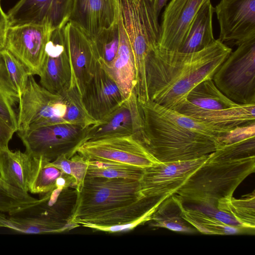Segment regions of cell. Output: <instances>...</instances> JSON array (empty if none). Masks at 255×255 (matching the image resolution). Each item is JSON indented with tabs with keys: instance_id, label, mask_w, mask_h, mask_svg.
Here are the masks:
<instances>
[{
	"instance_id": "6da1fadb",
	"label": "cell",
	"mask_w": 255,
	"mask_h": 255,
	"mask_svg": "<svg viewBox=\"0 0 255 255\" xmlns=\"http://www.w3.org/2000/svg\"><path fill=\"white\" fill-rule=\"evenodd\" d=\"M138 104L142 121L139 140L158 162L192 160L209 155L221 146V137L232 130L149 100Z\"/></svg>"
},
{
	"instance_id": "7a4b0ae2",
	"label": "cell",
	"mask_w": 255,
	"mask_h": 255,
	"mask_svg": "<svg viewBox=\"0 0 255 255\" xmlns=\"http://www.w3.org/2000/svg\"><path fill=\"white\" fill-rule=\"evenodd\" d=\"M232 51L218 39L194 52L171 51L156 47L145 61L148 99L178 111L190 91L201 82L212 78Z\"/></svg>"
},
{
	"instance_id": "3957f363",
	"label": "cell",
	"mask_w": 255,
	"mask_h": 255,
	"mask_svg": "<svg viewBox=\"0 0 255 255\" xmlns=\"http://www.w3.org/2000/svg\"><path fill=\"white\" fill-rule=\"evenodd\" d=\"M255 170V156L229 160L208 158L175 194L183 203L217 208L220 200L233 196L238 186Z\"/></svg>"
},
{
	"instance_id": "277c9868",
	"label": "cell",
	"mask_w": 255,
	"mask_h": 255,
	"mask_svg": "<svg viewBox=\"0 0 255 255\" xmlns=\"http://www.w3.org/2000/svg\"><path fill=\"white\" fill-rule=\"evenodd\" d=\"M142 198L138 180L86 176L71 222L78 224Z\"/></svg>"
},
{
	"instance_id": "5b68a950",
	"label": "cell",
	"mask_w": 255,
	"mask_h": 255,
	"mask_svg": "<svg viewBox=\"0 0 255 255\" xmlns=\"http://www.w3.org/2000/svg\"><path fill=\"white\" fill-rule=\"evenodd\" d=\"M122 21L132 50L136 78L145 79L148 54L158 47L160 25L153 0H120Z\"/></svg>"
},
{
	"instance_id": "8992f818",
	"label": "cell",
	"mask_w": 255,
	"mask_h": 255,
	"mask_svg": "<svg viewBox=\"0 0 255 255\" xmlns=\"http://www.w3.org/2000/svg\"><path fill=\"white\" fill-rule=\"evenodd\" d=\"M217 87L237 104H255V39L237 45L214 75Z\"/></svg>"
},
{
	"instance_id": "52a82bcc",
	"label": "cell",
	"mask_w": 255,
	"mask_h": 255,
	"mask_svg": "<svg viewBox=\"0 0 255 255\" xmlns=\"http://www.w3.org/2000/svg\"><path fill=\"white\" fill-rule=\"evenodd\" d=\"M88 128L63 123L16 132L26 153L51 162L62 155L69 159L76 154L86 141Z\"/></svg>"
},
{
	"instance_id": "ba28073f",
	"label": "cell",
	"mask_w": 255,
	"mask_h": 255,
	"mask_svg": "<svg viewBox=\"0 0 255 255\" xmlns=\"http://www.w3.org/2000/svg\"><path fill=\"white\" fill-rule=\"evenodd\" d=\"M66 112L62 96L49 91L30 75L16 111L17 131L67 123Z\"/></svg>"
},
{
	"instance_id": "9c48e42d",
	"label": "cell",
	"mask_w": 255,
	"mask_h": 255,
	"mask_svg": "<svg viewBox=\"0 0 255 255\" xmlns=\"http://www.w3.org/2000/svg\"><path fill=\"white\" fill-rule=\"evenodd\" d=\"M76 153L88 161L115 162L143 169L158 162L133 135L88 140Z\"/></svg>"
},
{
	"instance_id": "30bf717a",
	"label": "cell",
	"mask_w": 255,
	"mask_h": 255,
	"mask_svg": "<svg viewBox=\"0 0 255 255\" xmlns=\"http://www.w3.org/2000/svg\"><path fill=\"white\" fill-rule=\"evenodd\" d=\"M208 156L189 161L157 162L144 168L139 180L142 197L160 199L175 194Z\"/></svg>"
},
{
	"instance_id": "8fae6325",
	"label": "cell",
	"mask_w": 255,
	"mask_h": 255,
	"mask_svg": "<svg viewBox=\"0 0 255 255\" xmlns=\"http://www.w3.org/2000/svg\"><path fill=\"white\" fill-rule=\"evenodd\" d=\"M52 31L40 25L9 27L4 48L21 62L30 74L39 76Z\"/></svg>"
},
{
	"instance_id": "7c38bea8",
	"label": "cell",
	"mask_w": 255,
	"mask_h": 255,
	"mask_svg": "<svg viewBox=\"0 0 255 255\" xmlns=\"http://www.w3.org/2000/svg\"><path fill=\"white\" fill-rule=\"evenodd\" d=\"M64 27L51 32L39 76L41 86L59 95L75 85Z\"/></svg>"
},
{
	"instance_id": "4fadbf2b",
	"label": "cell",
	"mask_w": 255,
	"mask_h": 255,
	"mask_svg": "<svg viewBox=\"0 0 255 255\" xmlns=\"http://www.w3.org/2000/svg\"><path fill=\"white\" fill-rule=\"evenodd\" d=\"M214 8L220 41L237 46L255 39V0H221Z\"/></svg>"
},
{
	"instance_id": "5bb4252c",
	"label": "cell",
	"mask_w": 255,
	"mask_h": 255,
	"mask_svg": "<svg viewBox=\"0 0 255 255\" xmlns=\"http://www.w3.org/2000/svg\"><path fill=\"white\" fill-rule=\"evenodd\" d=\"M73 0H20L7 14L9 27L44 25L51 31L69 21Z\"/></svg>"
},
{
	"instance_id": "9a60e30c",
	"label": "cell",
	"mask_w": 255,
	"mask_h": 255,
	"mask_svg": "<svg viewBox=\"0 0 255 255\" xmlns=\"http://www.w3.org/2000/svg\"><path fill=\"white\" fill-rule=\"evenodd\" d=\"M142 121L134 90L120 105L87 128L86 141L88 140L133 135L140 140Z\"/></svg>"
},
{
	"instance_id": "2e32d148",
	"label": "cell",
	"mask_w": 255,
	"mask_h": 255,
	"mask_svg": "<svg viewBox=\"0 0 255 255\" xmlns=\"http://www.w3.org/2000/svg\"><path fill=\"white\" fill-rule=\"evenodd\" d=\"M209 1L170 0L162 14L158 48L180 52L194 18Z\"/></svg>"
},
{
	"instance_id": "e0dca14e",
	"label": "cell",
	"mask_w": 255,
	"mask_h": 255,
	"mask_svg": "<svg viewBox=\"0 0 255 255\" xmlns=\"http://www.w3.org/2000/svg\"><path fill=\"white\" fill-rule=\"evenodd\" d=\"M70 58L74 84L82 95L92 78L98 58L92 37L74 23L68 21L64 27Z\"/></svg>"
},
{
	"instance_id": "ac0fdd59",
	"label": "cell",
	"mask_w": 255,
	"mask_h": 255,
	"mask_svg": "<svg viewBox=\"0 0 255 255\" xmlns=\"http://www.w3.org/2000/svg\"><path fill=\"white\" fill-rule=\"evenodd\" d=\"M120 10V0H73L69 21L94 37L117 21Z\"/></svg>"
},
{
	"instance_id": "d6986e66",
	"label": "cell",
	"mask_w": 255,
	"mask_h": 255,
	"mask_svg": "<svg viewBox=\"0 0 255 255\" xmlns=\"http://www.w3.org/2000/svg\"><path fill=\"white\" fill-rule=\"evenodd\" d=\"M82 98L87 111L96 121L125 100L116 82L99 62L85 86Z\"/></svg>"
},
{
	"instance_id": "ffe728a7",
	"label": "cell",
	"mask_w": 255,
	"mask_h": 255,
	"mask_svg": "<svg viewBox=\"0 0 255 255\" xmlns=\"http://www.w3.org/2000/svg\"><path fill=\"white\" fill-rule=\"evenodd\" d=\"M76 189L55 187L47 193L40 194L35 204L15 215L40 218L61 223H70L78 198Z\"/></svg>"
},
{
	"instance_id": "44dd1931",
	"label": "cell",
	"mask_w": 255,
	"mask_h": 255,
	"mask_svg": "<svg viewBox=\"0 0 255 255\" xmlns=\"http://www.w3.org/2000/svg\"><path fill=\"white\" fill-rule=\"evenodd\" d=\"M39 158L20 150H0V177L7 184L28 192Z\"/></svg>"
},
{
	"instance_id": "7402d4cb",
	"label": "cell",
	"mask_w": 255,
	"mask_h": 255,
	"mask_svg": "<svg viewBox=\"0 0 255 255\" xmlns=\"http://www.w3.org/2000/svg\"><path fill=\"white\" fill-rule=\"evenodd\" d=\"M120 41L116 56L111 66L104 69L117 84L124 99L135 90L134 59L131 46L124 28L121 12L118 18Z\"/></svg>"
},
{
	"instance_id": "603a6c76",
	"label": "cell",
	"mask_w": 255,
	"mask_h": 255,
	"mask_svg": "<svg viewBox=\"0 0 255 255\" xmlns=\"http://www.w3.org/2000/svg\"><path fill=\"white\" fill-rule=\"evenodd\" d=\"M177 112L202 122L231 129L255 123V104H238L216 111L183 109Z\"/></svg>"
},
{
	"instance_id": "cb8c5ba5",
	"label": "cell",
	"mask_w": 255,
	"mask_h": 255,
	"mask_svg": "<svg viewBox=\"0 0 255 255\" xmlns=\"http://www.w3.org/2000/svg\"><path fill=\"white\" fill-rule=\"evenodd\" d=\"M166 198L143 197L131 203L88 218L78 224L84 227L91 225L111 226L127 224L139 218Z\"/></svg>"
},
{
	"instance_id": "d4e9b609",
	"label": "cell",
	"mask_w": 255,
	"mask_h": 255,
	"mask_svg": "<svg viewBox=\"0 0 255 255\" xmlns=\"http://www.w3.org/2000/svg\"><path fill=\"white\" fill-rule=\"evenodd\" d=\"M237 105L223 94L215 85L212 78H209L201 82L190 91L179 110L216 111Z\"/></svg>"
},
{
	"instance_id": "484cf974",
	"label": "cell",
	"mask_w": 255,
	"mask_h": 255,
	"mask_svg": "<svg viewBox=\"0 0 255 255\" xmlns=\"http://www.w3.org/2000/svg\"><path fill=\"white\" fill-rule=\"evenodd\" d=\"M80 226L75 222L61 223L38 217L8 214L0 212V227L32 234L60 233Z\"/></svg>"
},
{
	"instance_id": "4316f807",
	"label": "cell",
	"mask_w": 255,
	"mask_h": 255,
	"mask_svg": "<svg viewBox=\"0 0 255 255\" xmlns=\"http://www.w3.org/2000/svg\"><path fill=\"white\" fill-rule=\"evenodd\" d=\"M215 8L211 1L206 2L194 18L180 52L199 51L213 43V17Z\"/></svg>"
},
{
	"instance_id": "83f0119b",
	"label": "cell",
	"mask_w": 255,
	"mask_h": 255,
	"mask_svg": "<svg viewBox=\"0 0 255 255\" xmlns=\"http://www.w3.org/2000/svg\"><path fill=\"white\" fill-rule=\"evenodd\" d=\"M183 204L176 194L167 197L152 214L150 226L183 233H196L197 230L182 217Z\"/></svg>"
},
{
	"instance_id": "f1b7e54d",
	"label": "cell",
	"mask_w": 255,
	"mask_h": 255,
	"mask_svg": "<svg viewBox=\"0 0 255 255\" xmlns=\"http://www.w3.org/2000/svg\"><path fill=\"white\" fill-rule=\"evenodd\" d=\"M182 217L197 231L204 234L229 235L240 234L252 231L246 228L226 224L195 207L186 208L184 206Z\"/></svg>"
},
{
	"instance_id": "f546056e",
	"label": "cell",
	"mask_w": 255,
	"mask_h": 255,
	"mask_svg": "<svg viewBox=\"0 0 255 255\" xmlns=\"http://www.w3.org/2000/svg\"><path fill=\"white\" fill-rule=\"evenodd\" d=\"M217 208L233 217L245 228L255 231V192L236 199L233 196L220 200Z\"/></svg>"
},
{
	"instance_id": "4dcf8cb0",
	"label": "cell",
	"mask_w": 255,
	"mask_h": 255,
	"mask_svg": "<svg viewBox=\"0 0 255 255\" xmlns=\"http://www.w3.org/2000/svg\"><path fill=\"white\" fill-rule=\"evenodd\" d=\"M20 96L12 84L0 55V117L17 131L15 108Z\"/></svg>"
},
{
	"instance_id": "1f68e13d",
	"label": "cell",
	"mask_w": 255,
	"mask_h": 255,
	"mask_svg": "<svg viewBox=\"0 0 255 255\" xmlns=\"http://www.w3.org/2000/svg\"><path fill=\"white\" fill-rule=\"evenodd\" d=\"M92 38L100 65L104 69L108 68L115 59L119 48L120 31L118 19L112 26L101 30Z\"/></svg>"
},
{
	"instance_id": "d6a6232c",
	"label": "cell",
	"mask_w": 255,
	"mask_h": 255,
	"mask_svg": "<svg viewBox=\"0 0 255 255\" xmlns=\"http://www.w3.org/2000/svg\"><path fill=\"white\" fill-rule=\"evenodd\" d=\"M86 176L139 180L143 168L111 161H88Z\"/></svg>"
},
{
	"instance_id": "836d02e7",
	"label": "cell",
	"mask_w": 255,
	"mask_h": 255,
	"mask_svg": "<svg viewBox=\"0 0 255 255\" xmlns=\"http://www.w3.org/2000/svg\"><path fill=\"white\" fill-rule=\"evenodd\" d=\"M38 201L28 192L9 185L0 177V212L13 214Z\"/></svg>"
},
{
	"instance_id": "e575fe53",
	"label": "cell",
	"mask_w": 255,
	"mask_h": 255,
	"mask_svg": "<svg viewBox=\"0 0 255 255\" xmlns=\"http://www.w3.org/2000/svg\"><path fill=\"white\" fill-rule=\"evenodd\" d=\"M66 105V121L68 124L88 128L95 124V120L88 112L82 96L76 85L71 86L61 94Z\"/></svg>"
},
{
	"instance_id": "d590c367",
	"label": "cell",
	"mask_w": 255,
	"mask_h": 255,
	"mask_svg": "<svg viewBox=\"0 0 255 255\" xmlns=\"http://www.w3.org/2000/svg\"><path fill=\"white\" fill-rule=\"evenodd\" d=\"M255 156V135L222 145L209 155L210 160H229Z\"/></svg>"
},
{
	"instance_id": "8d00e7d4",
	"label": "cell",
	"mask_w": 255,
	"mask_h": 255,
	"mask_svg": "<svg viewBox=\"0 0 255 255\" xmlns=\"http://www.w3.org/2000/svg\"><path fill=\"white\" fill-rule=\"evenodd\" d=\"M50 162L39 158V165L30 184L28 192L42 194L55 187L57 179L63 172L51 165Z\"/></svg>"
},
{
	"instance_id": "74e56055",
	"label": "cell",
	"mask_w": 255,
	"mask_h": 255,
	"mask_svg": "<svg viewBox=\"0 0 255 255\" xmlns=\"http://www.w3.org/2000/svg\"><path fill=\"white\" fill-rule=\"evenodd\" d=\"M8 75L20 98L31 75L25 65L5 48L0 51Z\"/></svg>"
},
{
	"instance_id": "f35d334b",
	"label": "cell",
	"mask_w": 255,
	"mask_h": 255,
	"mask_svg": "<svg viewBox=\"0 0 255 255\" xmlns=\"http://www.w3.org/2000/svg\"><path fill=\"white\" fill-rule=\"evenodd\" d=\"M162 202V201L158 203L143 215L131 223L123 225H115L111 226H98L91 225L88 226L86 228L110 233L127 232L132 230L137 226L147 221H150L152 214Z\"/></svg>"
},
{
	"instance_id": "ab89813d",
	"label": "cell",
	"mask_w": 255,
	"mask_h": 255,
	"mask_svg": "<svg viewBox=\"0 0 255 255\" xmlns=\"http://www.w3.org/2000/svg\"><path fill=\"white\" fill-rule=\"evenodd\" d=\"M88 165V161L77 153L70 158L69 175L75 179L76 188L78 192L83 186Z\"/></svg>"
},
{
	"instance_id": "60d3db41",
	"label": "cell",
	"mask_w": 255,
	"mask_h": 255,
	"mask_svg": "<svg viewBox=\"0 0 255 255\" xmlns=\"http://www.w3.org/2000/svg\"><path fill=\"white\" fill-rule=\"evenodd\" d=\"M198 205V207H195L196 208L226 224L238 227L245 228L231 215L219 210L217 208L209 206Z\"/></svg>"
},
{
	"instance_id": "b9f144b4",
	"label": "cell",
	"mask_w": 255,
	"mask_h": 255,
	"mask_svg": "<svg viewBox=\"0 0 255 255\" xmlns=\"http://www.w3.org/2000/svg\"><path fill=\"white\" fill-rule=\"evenodd\" d=\"M16 131L0 117V150L8 148V143Z\"/></svg>"
},
{
	"instance_id": "7bdbcfd3",
	"label": "cell",
	"mask_w": 255,
	"mask_h": 255,
	"mask_svg": "<svg viewBox=\"0 0 255 255\" xmlns=\"http://www.w3.org/2000/svg\"><path fill=\"white\" fill-rule=\"evenodd\" d=\"M8 28L9 25L7 14L3 11L0 4V51L5 47Z\"/></svg>"
},
{
	"instance_id": "ee69618b",
	"label": "cell",
	"mask_w": 255,
	"mask_h": 255,
	"mask_svg": "<svg viewBox=\"0 0 255 255\" xmlns=\"http://www.w3.org/2000/svg\"><path fill=\"white\" fill-rule=\"evenodd\" d=\"M154 4L157 14L159 15V13L163 7L166 4L168 0H153Z\"/></svg>"
},
{
	"instance_id": "f6af8a7d",
	"label": "cell",
	"mask_w": 255,
	"mask_h": 255,
	"mask_svg": "<svg viewBox=\"0 0 255 255\" xmlns=\"http://www.w3.org/2000/svg\"></svg>"
}]
</instances>
